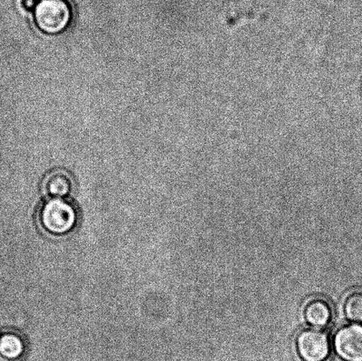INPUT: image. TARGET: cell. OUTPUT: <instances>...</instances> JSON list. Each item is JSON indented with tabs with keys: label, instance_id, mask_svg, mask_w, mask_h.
<instances>
[{
	"label": "cell",
	"instance_id": "obj_1",
	"mask_svg": "<svg viewBox=\"0 0 362 361\" xmlns=\"http://www.w3.org/2000/svg\"><path fill=\"white\" fill-rule=\"evenodd\" d=\"M74 16L69 0H38L34 9L35 26L49 35H60L69 30Z\"/></svg>",
	"mask_w": 362,
	"mask_h": 361
},
{
	"label": "cell",
	"instance_id": "obj_2",
	"mask_svg": "<svg viewBox=\"0 0 362 361\" xmlns=\"http://www.w3.org/2000/svg\"><path fill=\"white\" fill-rule=\"evenodd\" d=\"M38 220L42 228L49 235H65L76 227L78 220L76 208L65 199L49 198L42 204Z\"/></svg>",
	"mask_w": 362,
	"mask_h": 361
},
{
	"label": "cell",
	"instance_id": "obj_3",
	"mask_svg": "<svg viewBox=\"0 0 362 361\" xmlns=\"http://www.w3.org/2000/svg\"><path fill=\"white\" fill-rule=\"evenodd\" d=\"M296 345L298 355L303 361H325L331 355V338L322 329L311 327L300 331Z\"/></svg>",
	"mask_w": 362,
	"mask_h": 361
},
{
	"label": "cell",
	"instance_id": "obj_4",
	"mask_svg": "<svg viewBox=\"0 0 362 361\" xmlns=\"http://www.w3.org/2000/svg\"><path fill=\"white\" fill-rule=\"evenodd\" d=\"M333 348L344 361H362V324L346 325L337 331Z\"/></svg>",
	"mask_w": 362,
	"mask_h": 361
},
{
	"label": "cell",
	"instance_id": "obj_5",
	"mask_svg": "<svg viewBox=\"0 0 362 361\" xmlns=\"http://www.w3.org/2000/svg\"><path fill=\"white\" fill-rule=\"evenodd\" d=\"M304 318L311 327L318 329L327 327L332 320V307L325 300H311L305 306Z\"/></svg>",
	"mask_w": 362,
	"mask_h": 361
},
{
	"label": "cell",
	"instance_id": "obj_6",
	"mask_svg": "<svg viewBox=\"0 0 362 361\" xmlns=\"http://www.w3.org/2000/svg\"><path fill=\"white\" fill-rule=\"evenodd\" d=\"M42 187L49 198L65 199L72 193L74 182L69 173L56 171L46 177Z\"/></svg>",
	"mask_w": 362,
	"mask_h": 361
},
{
	"label": "cell",
	"instance_id": "obj_7",
	"mask_svg": "<svg viewBox=\"0 0 362 361\" xmlns=\"http://www.w3.org/2000/svg\"><path fill=\"white\" fill-rule=\"evenodd\" d=\"M25 343L21 336L6 332L0 336V356L6 360H16L23 356Z\"/></svg>",
	"mask_w": 362,
	"mask_h": 361
},
{
	"label": "cell",
	"instance_id": "obj_8",
	"mask_svg": "<svg viewBox=\"0 0 362 361\" xmlns=\"http://www.w3.org/2000/svg\"><path fill=\"white\" fill-rule=\"evenodd\" d=\"M344 314L354 324L362 323V290H356L347 295L344 302Z\"/></svg>",
	"mask_w": 362,
	"mask_h": 361
},
{
	"label": "cell",
	"instance_id": "obj_9",
	"mask_svg": "<svg viewBox=\"0 0 362 361\" xmlns=\"http://www.w3.org/2000/svg\"><path fill=\"white\" fill-rule=\"evenodd\" d=\"M37 2L38 0H21V5L24 10L34 11Z\"/></svg>",
	"mask_w": 362,
	"mask_h": 361
}]
</instances>
